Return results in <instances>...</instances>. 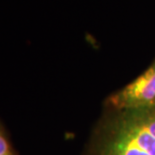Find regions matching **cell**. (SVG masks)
Listing matches in <instances>:
<instances>
[{"label":"cell","instance_id":"6da1fadb","mask_svg":"<svg viewBox=\"0 0 155 155\" xmlns=\"http://www.w3.org/2000/svg\"><path fill=\"white\" fill-rule=\"evenodd\" d=\"M101 155H155V106L125 112L108 135Z\"/></svg>","mask_w":155,"mask_h":155},{"label":"cell","instance_id":"7a4b0ae2","mask_svg":"<svg viewBox=\"0 0 155 155\" xmlns=\"http://www.w3.org/2000/svg\"><path fill=\"white\" fill-rule=\"evenodd\" d=\"M110 100L115 107L126 111L155 106V62Z\"/></svg>","mask_w":155,"mask_h":155},{"label":"cell","instance_id":"3957f363","mask_svg":"<svg viewBox=\"0 0 155 155\" xmlns=\"http://www.w3.org/2000/svg\"><path fill=\"white\" fill-rule=\"evenodd\" d=\"M9 153V146L8 143L6 141L5 137L3 136V134L0 131V155H5Z\"/></svg>","mask_w":155,"mask_h":155},{"label":"cell","instance_id":"277c9868","mask_svg":"<svg viewBox=\"0 0 155 155\" xmlns=\"http://www.w3.org/2000/svg\"><path fill=\"white\" fill-rule=\"evenodd\" d=\"M5 155H11V154H10V152H9V153H7V154H5Z\"/></svg>","mask_w":155,"mask_h":155}]
</instances>
